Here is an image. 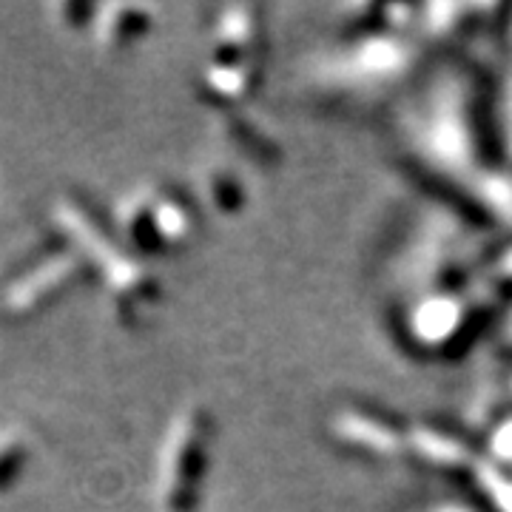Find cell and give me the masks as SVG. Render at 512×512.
<instances>
[{
    "label": "cell",
    "instance_id": "1",
    "mask_svg": "<svg viewBox=\"0 0 512 512\" xmlns=\"http://www.w3.org/2000/svg\"><path fill=\"white\" fill-rule=\"evenodd\" d=\"M72 271H74V262L72 259H55L52 265H40L37 271H32L29 276H23L18 285L9 291V308L12 311H35V308H40L52 293H57L69 279H72Z\"/></svg>",
    "mask_w": 512,
    "mask_h": 512
},
{
    "label": "cell",
    "instance_id": "2",
    "mask_svg": "<svg viewBox=\"0 0 512 512\" xmlns=\"http://www.w3.org/2000/svg\"><path fill=\"white\" fill-rule=\"evenodd\" d=\"M23 461H26V444L15 436H3L0 439V490L18 476Z\"/></svg>",
    "mask_w": 512,
    "mask_h": 512
}]
</instances>
